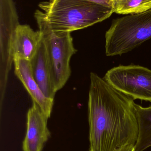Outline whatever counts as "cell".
<instances>
[{"label": "cell", "mask_w": 151, "mask_h": 151, "mask_svg": "<svg viewBox=\"0 0 151 151\" xmlns=\"http://www.w3.org/2000/svg\"><path fill=\"white\" fill-rule=\"evenodd\" d=\"M133 99L103 78L90 74L89 151H118L136 143L138 127Z\"/></svg>", "instance_id": "6da1fadb"}, {"label": "cell", "mask_w": 151, "mask_h": 151, "mask_svg": "<svg viewBox=\"0 0 151 151\" xmlns=\"http://www.w3.org/2000/svg\"><path fill=\"white\" fill-rule=\"evenodd\" d=\"M39 7L55 32H70L93 25L109 18L114 9L87 0H49Z\"/></svg>", "instance_id": "7a4b0ae2"}, {"label": "cell", "mask_w": 151, "mask_h": 151, "mask_svg": "<svg viewBox=\"0 0 151 151\" xmlns=\"http://www.w3.org/2000/svg\"><path fill=\"white\" fill-rule=\"evenodd\" d=\"M35 17L45 45L51 83L57 92L65 85L71 76L70 61L77 50L71 32L53 31L41 11L37 10Z\"/></svg>", "instance_id": "3957f363"}, {"label": "cell", "mask_w": 151, "mask_h": 151, "mask_svg": "<svg viewBox=\"0 0 151 151\" xmlns=\"http://www.w3.org/2000/svg\"><path fill=\"white\" fill-rule=\"evenodd\" d=\"M105 55H121L151 39V9L113 21L105 35Z\"/></svg>", "instance_id": "277c9868"}, {"label": "cell", "mask_w": 151, "mask_h": 151, "mask_svg": "<svg viewBox=\"0 0 151 151\" xmlns=\"http://www.w3.org/2000/svg\"><path fill=\"white\" fill-rule=\"evenodd\" d=\"M104 79L134 100L151 102V70L138 65H119L109 70Z\"/></svg>", "instance_id": "5b68a950"}, {"label": "cell", "mask_w": 151, "mask_h": 151, "mask_svg": "<svg viewBox=\"0 0 151 151\" xmlns=\"http://www.w3.org/2000/svg\"><path fill=\"white\" fill-rule=\"evenodd\" d=\"M48 119L37 104L33 103L27 115V132L23 142V151H42L50 137Z\"/></svg>", "instance_id": "8992f818"}, {"label": "cell", "mask_w": 151, "mask_h": 151, "mask_svg": "<svg viewBox=\"0 0 151 151\" xmlns=\"http://www.w3.org/2000/svg\"><path fill=\"white\" fill-rule=\"evenodd\" d=\"M13 63L15 74L31 96L33 103L38 105L48 119L50 118L54 99L47 97L43 93L32 75L30 61L14 56Z\"/></svg>", "instance_id": "52a82bcc"}, {"label": "cell", "mask_w": 151, "mask_h": 151, "mask_svg": "<svg viewBox=\"0 0 151 151\" xmlns=\"http://www.w3.org/2000/svg\"><path fill=\"white\" fill-rule=\"evenodd\" d=\"M40 31H34L30 26L19 24L11 42V53L13 58L18 57L30 61L34 56L41 41Z\"/></svg>", "instance_id": "ba28073f"}, {"label": "cell", "mask_w": 151, "mask_h": 151, "mask_svg": "<svg viewBox=\"0 0 151 151\" xmlns=\"http://www.w3.org/2000/svg\"><path fill=\"white\" fill-rule=\"evenodd\" d=\"M29 61L32 75L43 93L47 97L54 99L56 92L51 80L46 49L42 38L36 53Z\"/></svg>", "instance_id": "9c48e42d"}, {"label": "cell", "mask_w": 151, "mask_h": 151, "mask_svg": "<svg viewBox=\"0 0 151 151\" xmlns=\"http://www.w3.org/2000/svg\"><path fill=\"white\" fill-rule=\"evenodd\" d=\"M138 134L134 151H144L151 147V106L143 107L134 104Z\"/></svg>", "instance_id": "30bf717a"}, {"label": "cell", "mask_w": 151, "mask_h": 151, "mask_svg": "<svg viewBox=\"0 0 151 151\" xmlns=\"http://www.w3.org/2000/svg\"><path fill=\"white\" fill-rule=\"evenodd\" d=\"M151 9V0H115L114 12L119 14H134Z\"/></svg>", "instance_id": "8fae6325"}, {"label": "cell", "mask_w": 151, "mask_h": 151, "mask_svg": "<svg viewBox=\"0 0 151 151\" xmlns=\"http://www.w3.org/2000/svg\"><path fill=\"white\" fill-rule=\"evenodd\" d=\"M87 1L94 2L108 8L114 9V0H87Z\"/></svg>", "instance_id": "7c38bea8"}, {"label": "cell", "mask_w": 151, "mask_h": 151, "mask_svg": "<svg viewBox=\"0 0 151 151\" xmlns=\"http://www.w3.org/2000/svg\"><path fill=\"white\" fill-rule=\"evenodd\" d=\"M134 145H127L118 151H134Z\"/></svg>", "instance_id": "4fadbf2b"}, {"label": "cell", "mask_w": 151, "mask_h": 151, "mask_svg": "<svg viewBox=\"0 0 151 151\" xmlns=\"http://www.w3.org/2000/svg\"><path fill=\"white\" fill-rule=\"evenodd\" d=\"M115 1V0H114V1Z\"/></svg>", "instance_id": "5bb4252c"}]
</instances>
